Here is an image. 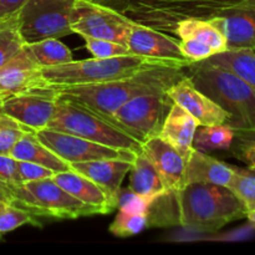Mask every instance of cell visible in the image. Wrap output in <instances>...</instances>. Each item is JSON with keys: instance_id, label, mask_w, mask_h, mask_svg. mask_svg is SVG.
I'll use <instances>...</instances> for the list:
<instances>
[{"instance_id": "obj_1", "label": "cell", "mask_w": 255, "mask_h": 255, "mask_svg": "<svg viewBox=\"0 0 255 255\" xmlns=\"http://www.w3.org/2000/svg\"><path fill=\"white\" fill-rule=\"evenodd\" d=\"M187 66L161 65L131 76L100 84L51 89L55 97L71 102L109 120L122 105L141 95L162 94L184 77Z\"/></svg>"}, {"instance_id": "obj_2", "label": "cell", "mask_w": 255, "mask_h": 255, "mask_svg": "<svg viewBox=\"0 0 255 255\" xmlns=\"http://www.w3.org/2000/svg\"><path fill=\"white\" fill-rule=\"evenodd\" d=\"M187 76L194 86L229 115L233 131L255 129V90L233 72L206 61L189 62Z\"/></svg>"}, {"instance_id": "obj_3", "label": "cell", "mask_w": 255, "mask_h": 255, "mask_svg": "<svg viewBox=\"0 0 255 255\" xmlns=\"http://www.w3.org/2000/svg\"><path fill=\"white\" fill-rule=\"evenodd\" d=\"M178 222L196 232H216L247 217V209L229 188L211 183H189L176 192Z\"/></svg>"}, {"instance_id": "obj_4", "label": "cell", "mask_w": 255, "mask_h": 255, "mask_svg": "<svg viewBox=\"0 0 255 255\" xmlns=\"http://www.w3.org/2000/svg\"><path fill=\"white\" fill-rule=\"evenodd\" d=\"M161 65H182L188 66L189 61L151 59L139 55H125L115 57H94L87 60H72L67 64L40 69L44 81L50 89L79 86V85L100 84L131 76L142 70Z\"/></svg>"}, {"instance_id": "obj_5", "label": "cell", "mask_w": 255, "mask_h": 255, "mask_svg": "<svg viewBox=\"0 0 255 255\" xmlns=\"http://www.w3.org/2000/svg\"><path fill=\"white\" fill-rule=\"evenodd\" d=\"M244 0H128L121 10L127 17L172 34L182 20H209Z\"/></svg>"}, {"instance_id": "obj_6", "label": "cell", "mask_w": 255, "mask_h": 255, "mask_svg": "<svg viewBox=\"0 0 255 255\" xmlns=\"http://www.w3.org/2000/svg\"><path fill=\"white\" fill-rule=\"evenodd\" d=\"M54 116L46 128L75 134L117 149L142 151V144L104 117L71 102L56 99Z\"/></svg>"}, {"instance_id": "obj_7", "label": "cell", "mask_w": 255, "mask_h": 255, "mask_svg": "<svg viewBox=\"0 0 255 255\" xmlns=\"http://www.w3.org/2000/svg\"><path fill=\"white\" fill-rule=\"evenodd\" d=\"M15 194L14 206L21 207L36 217L77 219L96 214L94 208L67 193L52 178L22 183L15 187Z\"/></svg>"}, {"instance_id": "obj_8", "label": "cell", "mask_w": 255, "mask_h": 255, "mask_svg": "<svg viewBox=\"0 0 255 255\" xmlns=\"http://www.w3.org/2000/svg\"><path fill=\"white\" fill-rule=\"evenodd\" d=\"M72 2L74 0H27L16 17L25 45L72 34Z\"/></svg>"}, {"instance_id": "obj_9", "label": "cell", "mask_w": 255, "mask_h": 255, "mask_svg": "<svg viewBox=\"0 0 255 255\" xmlns=\"http://www.w3.org/2000/svg\"><path fill=\"white\" fill-rule=\"evenodd\" d=\"M172 104L166 92L141 95L122 105L107 121L143 144L158 136Z\"/></svg>"}, {"instance_id": "obj_10", "label": "cell", "mask_w": 255, "mask_h": 255, "mask_svg": "<svg viewBox=\"0 0 255 255\" xmlns=\"http://www.w3.org/2000/svg\"><path fill=\"white\" fill-rule=\"evenodd\" d=\"M133 20L122 11L91 0H74L71 7L72 32L80 36L111 40L126 45Z\"/></svg>"}, {"instance_id": "obj_11", "label": "cell", "mask_w": 255, "mask_h": 255, "mask_svg": "<svg viewBox=\"0 0 255 255\" xmlns=\"http://www.w3.org/2000/svg\"><path fill=\"white\" fill-rule=\"evenodd\" d=\"M37 138L67 163L96 161V159H124L133 162L138 152L117 149L89 141L75 134L44 128L35 132Z\"/></svg>"}, {"instance_id": "obj_12", "label": "cell", "mask_w": 255, "mask_h": 255, "mask_svg": "<svg viewBox=\"0 0 255 255\" xmlns=\"http://www.w3.org/2000/svg\"><path fill=\"white\" fill-rule=\"evenodd\" d=\"M52 90L45 92H24L0 97V114L6 115L21 126L37 132L46 128L56 109Z\"/></svg>"}, {"instance_id": "obj_13", "label": "cell", "mask_w": 255, "mask_h": 255, "mask_svg": "<svg viewBox=\"0 0 255 255\" xmlns=\"http://www.w3.org/2000/svg\"><path fill=\"white\" fill-rule=\"evenodd\" d=\"M166 94L174 104L186 110L199 126L226 125L228 122L229 115L213 100L199 91L187 75L167 89Z\"/></svg>"}, {"instance_id": "obj_14", "label": "cell", "mask_w": 255, "mask_h": 255, "mask_svg": "<svg viewBox=\"0 0 255 255\" xmlns=\"http://www.w3.org/2000/svg\"><path fill=\"white\" fill-rule=\"evenodd\" d=\"M209 21L223 32L228 49L255 50V0H244Z\"/></svg>"}, {"instance_id": "obj_15", "label": "cell", "mask_w": 255, "mask_h": 255, "mask_svg": "<svg viewBox=\"0 0 255 255\" xmlns=\"http://www.w3.org/2000/svg\"><path fill=\"white\" fill-rule=\"evenodd\" d=\"M126 46L132 55L172 61H188L182 55L179 40L177 37L169 36L167 32L152 29L136 21L132 22L129 27Z\"/></svg>"}, {"instance_id": "obj_16", "label": "cell", "mask_w": 255, "mask_h": 255, "mask_svg": "<svg viewBox=\"0 0 255 255\" xmlns=\"http://www.w3.org/2000/svg\"><path fill=\"white\" fill-rule=\"evenodd\" d=\"M50 90L42 79L40 69L27 57L24 49L0 66V97Z\"/></svg>"}, {"instance_id": "obj_17", "label": "cell", "mask_w": 255, "mask_h": 255, "mask_svg": "<svg viewBox=\"0 0 255 255\" xmlns=\"http://www.w3.org/2000/svg\"><path fill=\"white\" fill-rule=\"evenodd\" d=\"M142 151L153 163L167 191L178 192L186 186V158L171 144L156 136L142 144Z\"/></svg>"}, {"instance_id": "obj_18", "label": "cell", "mask_w": 255, "mask_h": 255, "mask_svg": "<svg viewBox=\"0 0 255 255\" xmlns=\"http://www.w3.org/2000/svg\"><path fill=\"white\" fill-rule=\"evenodd\" d=\"M132 162L124 159H96V161L70 163L74 172L82 174L101 187L115 203L117 209V194L122 182L129 172Z\"/></svg>"}, {"instance_id": "obj_19", "label": "cell", "mask_w": 255, "mask_h": 255, "mask_svg": "<svg viewBox=\"0 0 255 255\" xmlns=\"http://www.w3.org/2000/svg\"><path fill=\"white\" fill-rule=\"evenodd\" d=\"M60 187L80 202L95 209L96 214H109L116 209L114 202L95 182L72 169L55 173L51 177Z\"/></svg>"}, {"instance_id": "obj_20", "label": "cell", "mask_w": 255, "mask_h": 255, "mask_svg": "<svg viewBox=\"0 0 255 255\" xmlns=\"http://www.w3.org/2000/svg\"><path fill=\"white\" fill-rule=\"evenodd\" d=\"M236 173L232 167L204 152L193 148L186 159V184L211 183L229 188Z\"/></svg>"}, {"instance_id": "obj_21", "label": "cell", "mask_w": 255, "mask_h": 255, "mask_svg": "<svg viewBox=\"0 0 255 255\" xmlns=\"http://www.w3.org/2000/svg\"><path fill=\"white\" fill-rule=\"evenodd\" d=\"M198 126V122L186 110L173 102L169 107L158 136L187 159L193 149L194 134Z\"/></svg>"}, {"instance_id": "obj_22", "label": "cell", "mask_w": 255, "mask_h": 255, "mask_svg": "<svg viewBox=\"0 0 255 255\" xmlns=\"http://www.w3.org/2000/svg\"><path fill=\"white\" fill-rule=\"evenodd\" d=\"M9 156L17 161H27L51 169L55 173L71 169L70 163L60 158L36 137L35 132H26L12 146Z\"/></svg>"}, {"instance_id": "obj_23", "label": "cell", "mask_w": 255, "mask_h": 255, "mask_svg": "<svg viewBox=\"0 0 255 255\" xmlns=\"http://www.w3.org/2000/svg\"><path fill=\"white\" fill-rule=\"evenodd\" d=\"M128 188L138 196L153 202L157 197L167 193V189L159 177L158 172L154 168L153 163L143 151L136 154V158L132 162L129 169Z\"/></svg>"}, {"instance_id": "obj_24", "label": "cell", "mask_w": 255, "mask_h": 255, "mask_svg": "<svg viewBox=\"0 0 255 255\" xmlns=\"http://www.w3.org/2000/svg\"><path fill=\"white\" fill-rule=\"evenodd\" d=\"M172 34L176 35L178 40L194 39L198 41L206 42L216 54L228 50L227 39L223 32L214 26L209 20L188 19L177 22Z\"/></svg>"}, {"instance_id": "obj_25", "label": "cell", "mask_w": 255, "mask_h": 255, "mask_svg": "<svg viewBox=\"0 0 255 255\" xmlns=\"http://www.w3.org/2000/svg\"><path fill=\"white\" fill-rule=\"evenodd\" d=\"M203 61L233 72L255 90V50L228 49Z\"/></svg>"}, {"instance_id": "obj_26", "label": "cell", "mask_w": 255, "mask_h": 255, "mask_svg": "<svg viewBox=\"0 0 255 255\" xmlns=\"http://www.w3.org/2000/svg\"><path fill=\"white\" fill-rule=\"evenodd\" d=\"M24 51L39 69L67 64L74 60L71 50L59 39H45L27 44Z\"/></svg>"}, {"instance_id": "obj_27", "label": "cell", "mask_w": 255, "mask_h": 255, "mask_svg": "<svg viewBox=\"0 0 255 255\" xmlns=\"http://www.w3.org/2000/svg\"><path fill=\"white\" fill-rule=\"evenodd\" d=\"M234 143V131L227 125L198 126L193 139V148L201 152L228 149Z\"/></svg>"}, {"instance_id": "obj_28", "label": "cell", "mask_w": 255, "mask_h": 255, "mask_svg": "<svg viewBox=\"0 0 255 255\" xmlns=\"http://www.w3.org/2000/svg\"><path fill=\"white\" fill-rule=\"evenodd\" d=\"M229 189L248 212L255 211V168H236Z\"/></svg>"}, {"instance_id": "obj_29", "label": "cell", "mask_w": 255, "mask_h": 255, "mask_svg": "<svg viewBox=\"0 0 255 255\" xmlns=\"http://www.w3.org/2000/svg\"><path fill=\"white\" fill-rule=\"evenodd\" d=\"M16 17L0 24V66L16 56L25 46L17 27Z\"/></svg>"}, {"instance_id": "obj_30", "label": "cell", "mask_w": 255, "mask_h": 255, "mask_svg": "<svg viewBox=\"0 0 255 255\" xmlns=\"http://www.w3.org/2000/svg\"><path fill=\"white\" fill-rule=\"evenodd\" d=\"M148 226V216L147 213H129V212L120 211L115 221L110 226V233L119 238H128L141 233Z\"/></svg>"}, {"instance_id": "obj_31", "label": "cell", "mask_w": 255, "mask_h": 255, "mask_svg": "<svg viewBox=\"0 0 255 255\" xmlns=\"http://www.w3.org/2000/svg\"><path fill=\"white\" fill-rule=\"evenodd\" d=\"M25 224L40 227L37 217L21 207L0 203V234L7 233Z\"/></svg>"}, {"instance_id": "obj_32", "label": "cell", "mask_w": 255, "mask_h": 255, "mask_svg": "<svg viewBox=\"0 0 255 255\" xmlns=\"http://www.w3.org/2000/svg\"><path fill=\"white\" fill-rule=\"evenodd\" d=\"M26 132H34L7 117L0 115V153L9 154L17 139Z\"/></svg>"}, {"instance_id": "obj_33", "label": "cell", "mask_w": 255, "mask_h": 255, "mask_svg": "<svg viewBox=\"0 0 255 255\" xmlns=\"http://www.w3.org/2000/svg\"><path fill=\"white\" fill-rule=\"evenodd\" d=\"M85 40L86 49L94 55V57H115L132 55L128 47L120 42L111 41V40L96 39V37L81 36Z\"/></svg>"}, {"instance_id": "obj_34", "label": "cell", "mask_w": 255, "mask_h": 255, "mask_svg": "<svg viewBox=\"0 0 255 255\" xmlns=\"http://www.w3.org/2000/svg\"><path fill=\"white\" fill-rule=\"evenodd\" d=\"M151 203L152 201L138 196L128 187L127 188L121 187L117 194V209L120 211L129 212V213H147Z\"/></svg>"}, {"instance_id": "obj_35", "label": "cell", "mask_w": 255, "mask_h": 255, "mask_svg": "<svg viewBox=\"0 0 255 255\" xmlns=\"http://www.w3.org/2000/svg\"><path fill=\"white\" fill-rule=\"evenodd\" d=\"M179 49H181L184 59L191 62L203 61V60L216 55L214 50L208 44L194 39L179 40Z\"/></svg>"}, {"instance_id": "obj_36", "label": "cell", "mask_w": 255, "mask_h": 255, "mask_svg": "<svg viewBox=\"0 0 255 255\" xmlns=\"http://www.w3.org/2000/svg\"><path fill=\"white\" fill-rule=\"evenodd\" d=\"M17 173H19L21 183H26V182L51 178L55 172L46 168V167L40 166V164L32 163V162L17 161Z\"/></svg>"}, {"instance_id": "obj_37", "label": "cell", "mask_w": 255, "mask_h": 255, "mask_svg": "<svg viewBox=\"0 0 255 255\" xmlns=\"http://www.w3.org/2000/svg\"><path fill=\"white\" fill-rule=\"evenodd\" d=\"M0 179L14 187L22 184L17 173V161L9 154L0 153Z\"/></svg>"}, {"instance_id": "obj_38", "label": "cell", "mask_w": 255, "mask_h": 255, "mask_svg": "<svg viewBox=\"0 0 255 255\" xmlns=\"http://www.w3.org/2000/svg\"><path fill=\"white\" fill-rule=\"evenodd\" d=\"M27 0H0V24L15 19Z\"/></svg>"}, {"instance_id": "obj_39", "label": "cell", "mask_w": 255, "mask_h": 255, "mask_svg": "<svg viewBox=\"0 0 255 255\" xmlns=\"http://www.w3.org/2000/svg\"><path fill=\"white\" fill-rule=\"evenodd\" d=\"M234 153L244 163H247L252 168H255V142L254 143H236Z\"/></svg>"}, {"instance_id": "obj_40", "label": "cell", "mask_w": 255, "mask_h": 255, "mask_svg": "<svg viewBox=\"0 0 255 255\" xmlns=\"http://www.w3.org/2000/svg\"><path fill=\"white\" fill-rule=\"evenodd\" d=\"M15 201H16L15 187L0 179V202H4V203L7 204H15Z\"/></svg>"}, {"instance_id": "obj_41", "label": "cell", "mask_w": 255, "mask_h": 255, "mask_svg": "<svg viewBox=\"0 0 255 255\" xmlns=\"http://www.w3.org/2000/svg\"><path fill=\"white\" fill-rule=\"evenodd\" d=\"M234 141H236V143H254L255 129L234 131Z\"/></svg>"}, {"instance_id": "obj_42", "label": "cell", "mask_w": 255, "mask_h": 255, "mask_svg": "<svg viewBox=\"0 0 255 255\" xmlns=\"http://www.w3.org/2000/svg\"><path fill=\"white\" fill-rule=\"evenodd\" d=\"M91 1L100 2V4H104V5H107V6H110V5L117 4V2H122L124 5H126L128 0H91Z\"/></svg>"}, {"instance_id": "obj_43", "label": "cell", "mask_w": 255, "mask_h": 255, "mask_svg": "<svg viewBox=\"0 0 255 255\" xmlns=\"http://www.w3.org/2000/svg\"><path fill=\"white\" fill-rule=\"evenodd\" d=\"M247 218H248L249 222H252V223L255 224V211L248 212V213H247Z\"/></svg>"}, {"instance_id": "obj_44", "label": "cell", "mask_w": 255, "mask_h": 255, "mask_svg": "<svg viewBox=\"0 0 255 255\" xmlns=\"http://www.w3.org/2000/svg\"><path fill=\"white\" fill-rule=\"evenodd\" d=\"M1 237H2V234H0V239H1Z\"/></svg>"}, {"instance_id": "obj_45", "label": "cell", "mask_w": 255, "mask_h": 255, "mask_svg": "<svg viewBox=\"0 0 255 255\" xmlns=\"http://www.w3.org/2000/svg\"><path fill=\"white\" fill-rule=\"evenodd\" d=\"M0 203H4V202H0Z\"/></svg>"}]
</instances>
